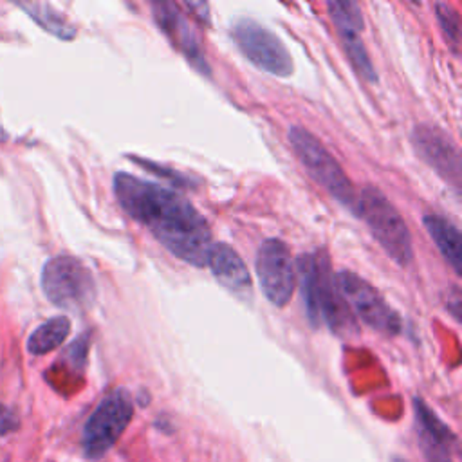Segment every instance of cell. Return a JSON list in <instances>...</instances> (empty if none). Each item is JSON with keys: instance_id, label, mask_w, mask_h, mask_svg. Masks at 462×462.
Returning a JSON list of instances; mask_svg holds the SVG:
<instances>
[{"instance_id": "obj_1", "label": "cell", "mask_w": 462, "mask_h": 462, "mask_svg": "<svg viewBox=\"0 0 462 462\" xmlns=\"http://www.w3.org/2000/svg\"><path fill=\"white\" fill-rule=\"evenodd\" d=\"M114 196L123 212L148 228L172 255L196 267L206 266L212 231L185 197L125 172L114 176Z\"/></svg>"}, {"instance_id": "obj_2", "label": "cell", "mask_w": 462, "mask_h": 462, "mask_svg": "<svg viewBox=\"0 0 462 462\" xmlns=\"http://www.w3.org/2000/svg\"><path fill=\"white\" fill-rule=\"evenodd\" d=\"M354 215L363 219L385 253L399 266H408L414 257L410 231L396 206L374 187L358 194Z\"/></svg>"}, {"instance_id": "obj_3", "label": "cell", "mask_w": 462, "mask_h": 462, "mask_svg": "<svg viewBox=\"0 0 462 462\" xmlns=\"http://www.w3.org/2000/svg\"><path fill=\"white\" fill-rule=\"evenodd\" d=\"M289 143L298 156L303 169L309 176L327 190L340 205L349 208L353 214L356 210L358 192L354 190L351 179L345 176L340 163L331 156V152L324 146V143L315 137L309 130L303 126L289 128Z\"/></svg>"}, {"instance_id": "obj_4", "label": "cell", "mask_w": 462, "mask_h": 462, "mask_svg": "<svg viewBox=\"0 0 462 462\" xmlns=\"http://www.w3.org/2000/svg\"><path fill=\"white\" fill-rule=\"evenodd\" d=\"M42 289L51 303L67 311H85L96 298L89 267L74 257H55L42 269Z\"/></svg>"}, {"instance_id": "obj_5", "label": "cell", "mask_w": 462, "mask_h": 462, "mask_svg": "<svg viewBox=\"0 0 462 462\" xmlns=\"http://www.w3.org/2000/svg\"><path fill=\"white\" fill-rule=\"evenodd\" d=\"M134 417V403L125 388L105 396L87 419L82 431V449L85 458L100 460L121 439Z\"/></svg>"}, {"instance_id": "obj_6", "label": "cell", "mask_w": 462, "mask_h": 462, "mask_svg": "<svg viewBox=\"0 0 462 462\" xmlns=\"http://www.w3.org/2000/svg\"><path fill=\"white\" fill-rule=\"evenodd\" d=\"M335 280L344 300L349 301L351 309L363 324L387 336H396L401 333L399 315L367 280L353 271H342Z\"/></svg>"}, {"instance_id": "obj_7", "label": "cell", "mask_w": 462, "mask_h": 462, "mask_svg": "<svg viewBox=\"0 0 462 462\" xmlns=\"http://www.w3.org/2000/svg\"><path fill=\"white\" fill-rule=\"evenodd\" d=\"M233 39L244 57L257 67L276 76H289L292 73V60L283 44L258 22L240 19L233 26Z\"/></svg>"}, {"instance_id": "obj_8", "label": "cell", "mask_w": 462, "mask_h": 462, "mask_svg": "<svg viewBox=\"0 0 462 462\" xmlns=\"http://www.w3.org/2000/svg\"><path fill=\"white\" fill-rule=\"evenodd\" d=\"M257 275L264 296L276 307L289 303L296 285V271L285 242L267 239L257 253Z\"/></svg>"}, {"instance_id": "obj_9", "label": "cell", "mask_w": 462, "mask_h": 462, "mask_svg": "<svg viewBox=\"0 0 462 462\" xmlns=\"http://www.w3.org/2000/svg\"><path fill=\"white\" fill-rule=\"evenodd\" d=\"M417 156L444 181L460 187V153L455 143L435 125H417L412 134Z\"/></svg>"}, {"instance_id": "obj_10", "label": "cell", "mask_w": 462, "mask_h": 462, "mask_svg": "<svg viewBox=\"0 0 462 462\" xmlns=\"http://www.w3.org/2000/svg\"><path fill=\"white\" fill-rule=\"evenodd\" d=\"M329 13L356 73L369 82H376L378 76L362 39L365 22L360 6L351 0H333L329 3Z\"/></svg>"}, {"instance_id": "obj_11", "label": "cell", "mask_w": 462, "mask_h": 462, "mask_svg": "<svg viewBox=\"0 0 462 462\" xmlns=\"http://www.w3.org/2000/svg\"><path fill=\"white\" fill-rule=\"evenodd\" d=\"M417 442L426 462H455L457 439L453 431L423 401L414 399Z\"/></svg>"}, {"instance_id": "obj_12", "label": "cell", "mask_w": 462, "mask_h": 462, "mask_svg": "<svg viewBox=\"0 0 462 462\" xmlns=\"http://www.w3.org/2000/svg\"><path fill=\"white\" fill-rule=\"evenodd\" d=\"M152 12H153V19H156V22L161 28V31L167 33L170 37V40L178 48H181V51L194 64H197L201 69L208 71V67L205 64V57H203L199 42H197V37L192 31V28L187 22V19L183 17V13H179V10L174 4H170V3H156V4H152Z\"/></svg>"}, {"instance_id": "obj_13", "label": "cell", "mask_w": 462, "mask_h": 462, "mask_svg": "<svg viewBox=\"0 0 462 462\" xmlns=\"http://www.w3.org/2000/svg\"><path fill=\"white\" fill-rule=\"evenodd\" d=\"M206 266L212 269L214 276L231 291H244L251 283L244 260L228 244H214Z\"/></svg>"}, {"instance_id": "obj_14", "label": "cell", "mask_w": 462, "mask_h": 462, "mask_svg": "<svg viewBox=\"0 0 462 462\" xmlns=\"http://www.w3.org/2000/svg\"><path fill=\"white\" fill-rule=\"evenodd\" d=\"M296 278L300 282L301 298L305 303V313L313 327L322 324L320 318V264L318 253L301 255L296 262Z\"/></svg>"}, {"instance_id": "obj_15", "label": "cell", "mask_w": 462, "mask_h": 462, "mask_svg": "<svg viewBox=\"0 0 462 462\" xmlns=\"http://www.w3.org/2000/svg\"><path fill=\"white\" fill-rule=\"evenodd\" d=\"M424 226L435 242L437 249L444 257V260L453 267V271L462 275V237L457 226H453L448 219L439 215H426Z\"/></svg>"}, {"instance_id": "obj_16", "label": "cell", "mask_w": 462, "mask_h": 462, "mask_svg": "<svg viewBox=\"0 0 462 462\" xmlns=\"http://www.w3.org/2000/svg\"><path fill=\"white\" fill-rule=\"evenodd\" d=\"M69 331H71L69 318L65 317L51 318L33 331V335L28 340V351L33 356L49 354L51 351L58 349L65 342V338L69 336Z\"/></svg>"}, {"instance_id": "obj_17", "label": "cell", "mask_w": 462, "mask_h": 462, "mask_svg": "<svg viewBox=\"0 0 462 462\" xmlns=\"http://www.w3.org/2000/svg\"><path fill=\"white\" fill-rule=\"evenodd\" d=\"M42 30H46L48 33L62 39V40H71L76 37V30L74 26L69 24V21L65 17H62V13H58L55 8H51L49 4H19Z\"/></svg>"}, {"instance_id": "obj_18", "label": "cell", "mask_w": 462, "mask_h": 462, "mask_svg": "<svg viewBox=\"0 0 462 462\" xmlns=\"http://www.w3.org/2000/svg\"><path fill=\"white\" fill-rule=\"evenodd\" d=\"M435 12H437V21H439L446 39L451 42L453 48H457L460 42V21H458L457 12L448 4H437Z\"/></svg>"}, {"instance_id": "obj_19", "label": "cell", "mask_w": 462, "mask_h": 462, "mask_svg": "<svg viewBox=\"0 0 462 462\" xmlns=\"http://www.w3.org/2000/svg\"><path fill=\"white\" fill-rule=\"evenodd\" d=\"M19 424H21V421H19L17 414L10 406L0 403V439L13 433L19 428Z\"/></svg>"}, {"instance_id": "obj_20", "label": "cell", "mask_w": 462, "mask_h": 462, "mask_svg": "<svg viewBox=\"0 0 462 462\" xmlns=\"http://www.w3.org/2000/svg\"><path fill=\"white\" fill-rule=\"evenodd\" d=\"M392 462H408V460H405V458H399V457H396V458H392Z\"/></svg>"}]
</instances>
